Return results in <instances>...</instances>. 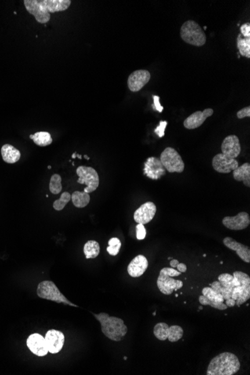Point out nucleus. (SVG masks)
<instances>
[{"instance_id":"obj_21","label":"nucleus","mask_w":250,"mask_h":375,"mask_svg":"<svg viewBox=\"0 0 250 375\" xmlns=\"http://www.w3.org/2000/svg\"><path fill=\"white\" fill-rule=\"evenodd\" d=\"M223 243L229 250L235 251L240 258L247 263L250 262V249L249 246L236 241L230 237H227L223 239Z\"/></svg>"},{"instance_id":"obj_25","label":"nucleus","mask_w":250,"mask_h":375,"mask_svg":"<svg viewBox=\"0 0 250 375\" xmlns=\"http://www.w3.org/2000/svg\"><path fill=\"white\" fill-rule=\"evenodd\" d=\"M30 138L33 139L34 144H36L37 145L41 146V147L48 146L52 142L50 134L48 132H44V131L37 132L33 135H30Z\"/></svg>"},{"instance_id":"obj_14","label":"nucleus","mask_w":250,"mask_h":375,"mask_svg":"<svg viewBox=\"0 0 250 375\" xmlns=\"http://www.w3.org/2000/svg\"><path fill=\"white\" fill-rule=\"evenodd\" d=\"M46 341L48 352L50 354H57L60 352L65 344V336L62 332L56 330H50L46 333L44 337Z\"/></svg>"},{"instance_id":"obj_31","label":"nucleus","mask_w":250,"mask_h":375,"mask_svg":"<svg viewBox=\"0 0 250 375\" xmlns=\"http://www.w3.org/2000/svg\"><path fill=\"white\" fill-rule=\"evenodd\" d=\"M50 190L52 194H59L62 189V178L58 174H54L51 177L50 182Z\"/></svg>"},{"instance_id":"obj_45","label":"nucleus","mask_w":250,"mask_h":375,"mask_svg":"<svg viewBox=\"0 0 250 375\" xmlns=\"http://www.w3.org/2000/svg\"><path fill=\"white\" fill-rule=\"evenodd\" d=\"M84 157H85V159H87V160H89V159H90V158H89V157H88V156H87V155H85V156H84Z\"/></svg>"},{"instance_id":"obj_43","label":"nucleus","mask_w":250,"mask_h":375,"mask_svg":"<svg viewBox=\"0 0 250 375\" xmlns=\"http://www.w3.org/2000/svg\"><path fill=\"white\" fill-rule=\"evenodd\" d=\"M178 264H179V261H178V260H176V259L171 260L170 266L172 267V268H177V266H178Z\"/></svg>"},{"instance_id":"obj_5","label":"nucleus","mask_w":250,"mask_h":375,"mask_svg":"<svg viewBox=\"0 0 250 375\" xmlns=\"http://www.w3.org/2000/svg\"><path fill=\"white\" fill-rule=\"evenodd\" d=\"M180 34L184 42L195 47H202L206 43L205 33L194 20L185 22L181 28Z\"/></svg>"},{"instance_id":"obj_41","label":"nucleus","mask_w":250,"mask_h":375,"mask_svg":"<svg viewBox=\"0 0 250 375\" xmlns=\"http://www.w3.org/2000/svg\"><path fill=\"white\" fill-rule=\"evenodd\" d=\"M225 301H226V305L228 307H230V308L234 307L236 305L235 300H233L232 298L228 299V300H225Z\"/></svg>"},{"instance_id":"obj_17","label":"nucleus","mask_w":250,"mask_h":375,"mask_svg":"<svg viewBox=\"0 0 250 375\" xmlns=\"http://www.w3.org/2000/svg\"><path fill=\"white\" fill-rule=\"evenodd\" d=\"M166 171L160 159L157 157H149L145 163L144 174L151 179H159L165 175Z\"/></svg>"},{"instance_id":"obj_12","label":"nucleus","mask_w":250,"mask_h":375,"mask_svg":"<svg viewBox=\"0 0 250 375\" xmlns=\"http://www.w3.org/2000/svg\"><path fill=\"white\" fill-rule=\"evenodd\" d=\"M157 212V207L155 204L151 202H147L142 205L137 210L135 211L133 218L135 222L137 224L149 223L152 221Z\"/></svg>"},{"instance_id":"obj_40","label":"nucleus","mask_w":250,"mask_h":375,"mask_svg":"<svg viewBox=\"0 0 250 375\" xmlns=\"http://www.w3.org/2000/svg\"><path fill=\"white\" fill-rule=\"evenodd\" d=\"M209 285L210 287L212 288L214 290L219 292V293H220L221 294V289H222V288H221V285L220 283H219V281H215V282H212L211 284Z\"/></svg>"},{"instance_id":"obj_19","label":"nucleus","mask_w":250,"mask_h":375,"mask_svg":"<svg viewBox=\"0 0 250 375\" xmlns=\"http://www.w3.org/2000/svg\"><path fill=\"white\" fill-rule=\"evenodd\" d=\"M218 281L221 285V294L224 300L231 298L233 289L240 284L238 279L229 273H222L218 276Z\"/></svg>"},{"instance_id":"obj_36","label":"nucleus","mask_w":250,"mask_h":375,"mask_svg":"<svg viewBox=\"0 0 250 375\" xmlns=\"http://www.w3.org/2000/svg\"><path fill=\"white\" fill-rule=\"evenodd\" d=\"M167 124H168V122H167V121H161L160 122V124H159V125L156 127V129L155 131H154V132L156 133V134H157V136H158L160 138H162V137L164 136V134H165L166 127H167Z\"/></svg>"},{"instance_id":"obj_27","label":"nucleus","mask_w":250,"mask_h":375,"mask_svg":"<svg viewBox=\"0 0 250 375\" xmlns=\"http://www.w3.org/2000/svg\"><path fill=\"white\" fill-rule=\"evenodd\" d=\"M237 49L241 56L250 58V38H244L242 34H239L237 39Z\"/></svg>"},{"instance_id":"obj_38","label":"nucleus","mask_w":250,"mask_h":375,"mask_svg":"<svg viewBox=\"0 0 250 375\" xmlns=\"http://www.w3.org/2000/svg\"><path fill=\"white\" fill-rule=\"evenodd\" d=\"M240 34L244 38H250V23H247L240 26Z\"/></svg>"},{"instance_id":"obj_37","label":"nucleus","mask_w":250,"mask_h":375,"mask_svg":"<svg viewBox=\"0 0 250 375\" xmlns=\"http://www.w3.org/2000/svg\"><path fill=\"white\" fill-rule=\"evenodd\" d=\"M237 118L239 119H242L244 118L250 117V106H248L247 107L243 108L237 112Z\"/></svg>"},{"instance_id":"obj_49","label":"nucleus","mask_w":250,"mask_h":375,"mask_svg":"<svg viewBox=\"0 0 250 375\" xmlns=\"http://www.w3.org/2000/svg\"><path fill=\"white\" fill-rule=\"evenodd\" d=\"M172 258L171 257H168V260H172Z\"/></svg>"},{"instance_id":"obj_34","label":"nucleus","mask_w":250,"mask_h":375,"mask_svg":"<svg viewBox=\"0 0 250 375\" xmlns=\"http://www.w3.org/2000/svg\"><path fill=\"white\" fill-rule=\"evenodd\" d=\"M70 200H71V195L67 192H65L62 193L60 199L55 201L53 203V208L56 210H62Z\"/></svg>"},{"instance_id":"obj_1","label":"nucleus","mask_w":250,"mask_h":375,"mask_svg":"<svg viewBox=\"0 0 250 375\" xmlns=\"http://www.w3.org/2000/svg\"><path fill=\"white\" fill-rule=\"evenodd\" d=\"M26 9L39 23H47L50 14L64 12L70 7V0H24Z\"/></svg>"},{"instance_id":"obj_23","label":"nucleus","mask_w":250,"mask_h":375,"mask_svg":"<svg viewBox=\"0 0 250 375\" xmlns=\"http://www.w3.org/2000/svg\"><path fill=\"white\" fill-rule=\"evenodd\" d=\"M233 177L237 181H243L247 188L250 187V164L244 163L242 166L237 167L233 171Z\"/></svg>"},{"instance_id":"obj_6","label":"nucleus","mask_w":250,"mask_h":375,"mask_svg":"<svg viewBox=\"0 0 250 375\" xmlns=\"http://www.w3.org/2000/svg\"><path fill=\"white\" fill-rule=\"evenodd\" d=\"M37 294L40 298L46 299L51 301L56 302L58 304H63L70 307H78L75 304L70 303L60 290L56 287L54 282L51 281H43L40 282L37 288Z\"/></svg>"},{"instance_id":"obj_48","label":"nucleus","mask_w":250,"mask_h":375,"mask_svg":"<svg viewBox=\"0 0 250 375\" xmlns=\"http://www.w3.org/2000/svg\"><path fill=\"white\" fill-rule=\"evenodd\" d=\"M51 168H52V167H51V166H48V169H49V170H50Z\"/></svg>"},{"instance_id":"obj_26","label":"nucleus","mask_w":250,"mask_h":375,"mask_svg":"<svg viewBox=\"0 0 250 375\" xmlns=\"http://www.w3.org/2000/svg\"><path fill=\"white\" fill-rule=\"evenodd\" d=\"M83 252L87 259L97 258L100 253V245L95 240H88L84 245Z\"/></svg>"},{"instance_id":"obj_18","label":"nucleus","mask_w":250,"mask_h":375,"mask_svg":"<svg viewBox=\"0 0 250 375\" xmlns=\"http://www.w3.org/2000/svg\"><path fill=\"white\" fill-rule=\"evenodd\" d=\"M214 114V110L211 108L204 109V111H197L186 118L183 121V126L188 130L198 128L204 124L205 120Z\"/></svg>"},{"instance_id":"obj_32","label":"nucleus","mask_w":250,"mask_h":375,"mask_svg":"<svg viewBox=\"0 0 250 375\" xmlns=\"http://www.w3.org/2000/svg\"><path fill=\"white\" fill-rule=\"evenodd\" d=\"M199 300H200V304L201 306H210V307H213V308L219 310H226L228 308L227 306L224 303L213 301V300L207 298L206 297H204V295L200 296L199 297Z\"/></svg>"},{"instance_id":"obj_22","label":"nucleus","mask_w":250,"mask_h":375,"mask_svg":"<svg viewBox=\"0 0 250 375\" xmlns=\"http://www.w3.org/2000/svg\"><path fill=\"white\" fill-rule=\"evenodd\" d=\"M1 154L4 161L9 164L17 163L20 158V151L9 144H5L2 146Z\"/></svg>"},{"instance_id":"obj_9","label":"nucleus","mask_w":250,"mask_h":375,"mask_svg":"<svg viewBox=\"0 0 250 375\" xmlns=\"http://www.w3.org/2000/svg\"><path fill=\"white\" fill-rule=\"evenodd\" d=\"M77 174L79 176L78 184L85 185L86 188L84 189V192L90 193L96 190L99 186V176L95 169L92 167L80 166L77 169Z\"/></svg>"},{"instance_id":"obj_33","label":"nucleus","mask_w":250,"mask_h":375,"mask_svg":"<svg viewBox=\"0 0 250 375\" xmlns=\"http://www.w3.org/2000/svg\"><path fill=\"white\" fill-rule=\"evenodd\" d=\"M121 246V243L119 239H117V238H113L109 240L108 246H107L106 250L108 252L109 254L116 256L119 253Z\"/></svg>"},{"instance_id":"obj_10","label":"nucleus","mask_w":250,"mask_h":375,"mask_svg":"<svg viewBox=\"0 0 250 375\" xmlns=\"http://www.w3.org/2000/svg\"><path fill=\"white\" fill-rule=\"evenodd\" d=\"M212 166L214 170L217 172L228 174L237 169L239 164L236 159L229 158L226 155L220 153L214 156Z\"/></svg>"},{"instance_id":"obj_8","label":"nucleus","mask_w":250,"mask_h":375,"mask_svg":"<svg viewBox=\"0 0 250 375\" xmlns=\"http://www.w3.org/2000/svg\"><path fill=\"white\" fill-rule=\"evenodd\" d=\"M160 160L168 172L182 173L184 170V163L180 154L173 148H167L160 155Z\"/></svg>"},{"instance_id":"obj_30","label":"nucleus","mask_w":250,"mask_h":375,"mask_svg":"<svg viewBox=\"0 0 250 375\" xmlns=\"http://www.w3.org/2000/svg\"><path fill=\"white\" fill-rule=\"evenodd\" d=\"M202 295L213 301L220 302V303H224L225 301L222 294L214 290L211 287L204 288L202 289Z\"/></svg>"},{"instance_id":"obj_47","label":"nucleus","mask_w":250,"mask_h":375,"mask_svg":"<svg viewBox=\"0 0 250 375\" xmlns=\"http://www.w3.org/2000/svg\"><path fill=\"white\" fill-rule=\"evenodd\" d=\"M127 359H128V358H127V357H124V360H127Z\"/></svg>"},{"instance_id":"obj_39","label":"nucleus","mask_w":250,"mask_h":375,"mask_svg":"<svg viewBox=\"0 0 250 375\" xmlns=\"http://www.w3.org/2000/svg\"><path fill=\"white\" fill-rule=\"evenodd\" d=\"M153 98H154V109L157 110L159 113H162L164 107L160 105V98L158 96H155V95H154Z\"/></svg>"},{"instance_id":"obj_15","label":"nucleus","mask_w":250,"mask_h":375,"mask_svg":"<svg viewBox=\"0 0 250 375\" xmlns=\"http://www.w3.org/2000/svg\"><path fill=\"white\" fill-rule=\"evenodd\" d=\"M222 153L229 158L235 159L241 152L240 140L236 135H229L225 138L221 145Z\"/></svg>"},{"instance_id":"obj_50","label":"nucleus","mask_w":250,"mask_h":375,"mask_svg":"<svg viewBox=\"0 0 250 375\" xmlns=\"http://www.w3.org/2000/svg\"><path fill=\"white\" fill-rule=\"evenodd\" d=\"M175 297H178V294H175Z\"/></svg>"},{"instance_id":"obj_29","label":"nucleus","mask_w":250,"mask_h":375,"mask_svg":"<svg viewBox=\"0 0 250 375\" xmlns=\"http://www.w3.org/2000/svg\"><path fill=\"white\" fill-rule=\"evenodd\" d=\"M183 330L182 326L178 325L168 326V335L167 340L171 342H176L183 337Z\"/></svg>"},{"instance_id":"obj_4","label":"nucleus","mask_w":250,"mask_h":375,"mask_svg":"<svg viewBox=\"0 0 250 375\" xmlns=\"http://www.w3.org/2000/svg\"><path fill=\"white\" fill-rule=\"evenodd\" d=\"M182 273L172 268H163L160 272L157 281V286L161 293L166 295H170L173 291H177L183 287V282L173 279L180 276Z\"/></svg>"},{"instance_id":"obj_28","label":"nucleus","mask_w":250,"mask_h":375,"mask_svg":"<svg viewBox=\"0 0 250 375\" xmlns=\"http://www.w3.org/2000/svg\"><path fill=\"white\" fill-rule=\"evenodd\" d=\"M154 334L157 340L165 341L168 339V325L164 322L157 324L154 327Z\"/></svg>"},{"instance_id":"obj_24","label":"nucleus","mask_w":250,"mask_h":375,"mask_svg":"<svg viewBox=\"0 0 250 375\" xmlns=\"http://www.w3.org/2000/svg\"><path fill=\"white\" fill-rule=\"evenodd\" d=\"M71 200L73 204L76 207L78 208H83L86 207L88 203H90V195L85 192H80V191H75L71 195Z\"/></svg>"},{"instance_id":"obj_2","label":"nucleus","mask_w":250,"mask_h":375,"mask_svg":"<svg viewBox=\"0 0 250 375\" xmlns=\"http://www.w3.org/2000/svg\"><path fill=\"white\" fill-rule=\"evenodd\" d=\"M240 362L237 356L229 352L222 353L213 358L208 365L207 375H233L238 372Z\"/></svg>"},{"instance_id":"obj_13","label":"nucleus","mask_w":250,"mask_h":375,"mask_svg":"<svg viewBox=\"0 0 250 375\" xmlns=\"http://www.w3.org/2000/svg\"><path fill=\"white\" fill-rule=\"evenodd\" d=\"M222 224L230 230H244L250 225V215L247 212H240L234 217H226L222 220Z\"/></svg>"},{"instance_id":"obj_35","label":"nucleus","mask_w":250,"mask_h":375,"mask_svg":"<svg viewBox=\"0 0 250 375\" xmlns=\"http://www.w3.org/2000/svg\"><path fill=\"white\" fill-rule=\"evenodd\" d=\"M136 228V239L139 240H144V239H146V228H145L144 225H142V224H137Z\"/></svg>"},{"instance_id":"obj_20","label":"nucleus","mask_w":250,"mask_h":375,"mask_svg":"<svg viewBox=\"0 0 250 375\" xmlns=\"http://www.w3.org/2000/svg\"><path fill=\"white\" fill-rule=\"evenodd\" d=\"M149 267V261L142 255L135 257L128 267V272L131 277L138 278L142 276Z\"/></svg>"},{"instance_id":"obj_42","label":"nucleus","mask_w":250,"mask_h":375,"mask_svg":"<svg viewBox=\"0 0 250 375\" xmlns=\"http://www.w3.org/2000/svg\"><path fill=\"white\" fill-rule=\"evenodd\" d=\"M177 268H178V271L181 273H185L186 271V269H187L186 265L183 264V263H179L178 266H177Z\"/></svg>"},{"instance_id":"obj_51","label":"nucleus","mask_w":250,"mask_h":375,"mask_svg":"<svg viewBox=\"0 0 250 375\" xmlns=\"http://www.w3.org/2000/svg\"><path fill=\"white\" fill-rule=\"evenodd\" d=\"M156 315V312H154V314H153V315H154H154Z\"/></svg>"},{"instance_id":"obj_44","label":"nucleus","mask_w":250,"mask_h":375,"mask_svg":"<svg viewBox=\"0 0 250 375\" xmlns=\"http://www.w3.org/2000/svg\"><path fill=\"white\" fill-rule=\"evenodd\" d=\"M76 156H77V153H74L72 155V158H75Z\"/></svg>"},{"instance_id":"obj_16","label":"nucleus","mask_w":250,"mask_h":375,"mask_svg":"<svg viewBox=\"0 0 250 375\" xmlns=\"http://www.w3.org/2000/svg\"><path fill=\"white\" fill-rule=\"evenodd\" d=\"M26 344L33 354L38 357H44L48 353L45 339L38 333L30 335L26 341Z\"/></svg>"},{"instance_id":"obj_3","label":"nucleus","mask_w":250,"mask_h":375,"mask_svg":"<svg viewBox=\"0 0 250 375\" xmlns=\"http://www.w3.org/2000/svg\"><path fill=\"white\" fill-rule=\"evenodd\" d=\"M101 325V331L109 340L114 341H120L124 339L128 333V326L124 324L121 318L111 317L109 314L101 312L93 314Z\"/></svg>"},{"instance_id":"obj_46","label":"nucleus","mask_w":250,"mask_h":375,"mask_svg":"<svg viewBox=\"0 0 250 375\" xmlns=\"http://www.w3.org/2000/svg\"><path fill=\"white\" fill-rule=\"evenodd\" d=\"M199 309L202 310L203 309L202 306H201V307H199Z\"/></svg>"},{"instance_id":"obj_11","label":"nucleus","mask_w":250,"mask_h":375,"mask_svg":"<svg viewBox=\"0 0 250 375\" xmlns=\"http://www.w3.org/2000/svg\"><path fill=\"white\" fill-rule=\"evenodd\" d=\"M150 72L147 70H137L130 74L128 79V85L132 92L140 91L150 81Z\"/></svg>"},{"instance_id":"obj_7","label":"nucleus","mask_w":250,"mask_h":375,"mask_svg":"<svg viewBox=\"0 0 250 375\" xmlns=\"http://www.w3.org/2000/svg\"><path fill=\"white\" fill-rule=\"evenodd\" d=\"M233 276L238 279L240 284L232 290L231 298L235 300L236 305L240 307L250 299V277L248 274L240 271L233 273Z\"/></svg>"}]
</instances>
